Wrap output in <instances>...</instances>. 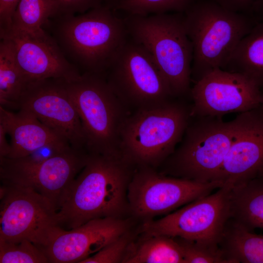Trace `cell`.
<instances>
[{"mask_svg":"<svg viewBox=\"0 0 263 263\" xmlns=\"http://www.w3.org/2000/svg\"><path fill=\"white\" fill-rule=\"evenodd\" d=\"M103 1L104 0H53L54 14L52 17L82 14L102 5Z\"/></svg>","mask_w":263,"mask_h":263,"instance_id":"obj_29","label":"cell"},{"mask_svg":"<svg viewBox=\"0 0 263 263\" xmlns=\"http://www.w3.org/2000/svg\"><path fill=\"white\" fill-rule=\"evenodd\" d=\"M223 186L219 181L202 183L166 175L149 167H137L128 187L130 212L150 220L208 195Z\"/></svg>","mask_w":263,"mask_h":263,"instance_id":"obj_9","label":"cell"},{"mask_svg":"<svg viewBox=\"0 0 263 263\" xmlns=\"http://www.w3.org/2000/svg\"><path fill=\"white\" fill-rule=\"evenodd\" d=\"M261 105L263 108V90L262 91V103Z\"/></svg>","mask_w":263,"mask_h":263,"instance_id":"obj_36","label":"cell"},{"mask_svg":"<svg viewBox=\"0 0 263 263\" xmlns=\"http://www.w3.org/2000/svg\"><path fill=\"white\" fill-rule=\"evenodd\" d=\"M79 114L89 153L121 155V127L131 113L108 84L104 74L85 73L66 81Z\"/></svg>","mask_w":263,"mask_h":263,"instance_id":"obj_6","label":"cell"},{"mask_svg":"<svg viewBox=\"0 0 263 263\" xmlns=\"http://www.w3.org/2000/svg\"><path fill=\"white\" fill-rule=\"evenodd\" d=\"M18 110L29 113L65 138L75 149H86V140L66 80L48 78L29 82L18 102Z\"/></svg>","mask_w":263,"mask_h":263,"instance_id":"obj_13","label":"cell"},{"mask_svg":"<svg viewBox=\"0 0 263 263\" xmlns=\"http://www.w3.org/2000/svg\"><path fill=\"white\" fill-rule=\"evenodd\" d=\"M129 36L150 54L174 97L190 95L193 47L184 13L126 15Z\"/></svg>","mask_w":263,"mask_h":263,"instance_id":"obj_5","label":"cell"},{"mask_svg":"<svg viewBox=\"0 0 263 263\" xmlns=\"http://www.w3.org/2000/svg\"><path fill=\"white\" fill-rule=\"evenodd\" d=\"M136 245H130L122 263H184L179 245L166 235L145 236Z\"/></svg>","mask_w":263,"mask_h":263,"instance_id":"obj_22","label":"cell"},{"mask_svg":"<svg viewBox=\"0 0 263 263\" xmlns=\"http://www.w3.org/2000/svg\"><path fill=\"white\" fill-rule=\"evenodd\" d=\"M131 243L128 231L80 263H122Z\"/></svg>","mask_w":263,"mask_h":263,"instance_id":"obj_28","label":"cell"},{"mask_svg":"<svg viewBox=\"0 0 263 263\" xmlns=\"http://www.w3.org/2000/svg\"><path fill=\"white\" fill-rule=\"evenodd\" d=\"M26 81L6 39L0 41V106L18 109V102Z\"/></svg>","mask_w":263,"mask_h":263,"instance_id":"obj_23","label":"cell"},{"mask_svg":"<svg viewBox=\"0 0 263 263\" xmlns=\"http://www.w3.org/2000/svg\"><path fill=\"white\" fill-rule=\"evenodd\" d=\"M193 47L191 81L222 69L240 40L263 18V12L229 10L211 0H196L184 13Z\"/></svg>","mask_w":263,"mask_h":263,"instance_id":"obj_3","label":"cell"},{"mask_svg":"<svg viewBox=\"0 0 263 263\" xmlns=\"http://www.w3.org/2000/svg\"><path fill=\"white\" fill-rule=\"evenodd\" d=\"M173 238L180 246L184 263H230L218 243Z\"/></svg>","mask_w":263,"mask_h":263,"instance_id":"obj_26","label":"cell"},{"mask_svg":"<svg viewBox=\"0 0 263 263\" xmlns=\"http://www.w3.org/2000/svg\"><path fill=\"white\" fill-rule=\"evenodd\" d=\"M119 0H104L107 2L106 5L112 7L115 3H116Z\"/></svg>","mask_w":263,"mask_h":263,"instance_id":"obj_35","label":"cell"},{"mask_svg":"<svg viewBox=\"0 0 263 263\" xmlns=\"http://www.w3.org/2000/svg\"><path fill=\"white\" fill-rule=\"evenodd\" d=\"M7 133L0 125V158L7 157L11 150V145L6 139Z\"/></svg>","mask_w":263,"mask_h":263,"instance_id":"obj_33","label":"cell"},{"mask_svg":"<svg viewBox=\"0 0 263 263\" xmlns=\"http://www.w3.org/2000/svg\"><path fill=\"white\" fill-rule=\"evenodd\" d=\"M230 189L224 185L160 219L147 221L141 230L145 236L166 235L219 244L230 218Z\"/></svg>","mask_w":263,"mask_h":263,"instance_id":"obj_11","label":"cell"},{"mask_svg":"<svg viewBox=\"0 0 263 263\" xmlns=\"http://www.w3.org/2000/svg\"><path fill=\"white\" fill-rule=\"evenodd\" d=\"M19 0H0V35L11 30L12 18Z\"/></svg>","mask_w":263,"mask_h":263,"instance_id":"obj_31","label":"cell"},{"mask_svg":"<svg viewBox=\"0 0 263 263\" xmlns=\"http://www.w3.org/2000/svg\"><path fill=\"white\" fill-rule=\"evenodd\" d=\"M229 10L242 13H254L253 7L257 0H211Z\"/></svg>","mask_w":263,"mask_h":263,"instance_id":"obj_32","label":"cell"},{"mask_svg":"<svg viewBox=\"0 0 263 263\" xmlns=\"http://www.w3.org/2000/svg\"><path fill=\"white\" fill-rule=\"evenodd\" d=\"M253 11L255 12H260L263 11V0H257L255 2Z\"/></svg>","mask_w":263,"mask_h":263,"instance_id":"obj_34","label":"cell"},{"mask_svg":"<svg viewBox=\"0 0 263 263\" xmlns=\"http://www.w3.org/2000/svg\"><path fill=\"white\" fill-rule=\"evenodd\" d=\"M89 153L72 147L46 160L29 163L0 158L1 184L30 189L58 209L65 192L85 166Z\"/></svg>","mask_w":263,"mask_h":263,"instance_id":"obj_10","label":"cell"},{"mask_svg":"<svg viewBox=\"0 0 263 263\" xmlns=\"http://www.w3.org/2000/svg\"><path fill=\"white\" fill-rule=\"evenodd\" d=\"M130 226L127 219L106 217L69 230L56 226L41 248L49 263H80L128 232Z\"/></svg>","mask_w":263,"mask_h":263,"instance_id":"obj_15","label":"cell"},{"mask_svg":"<svg viewBox=\"0 0 263 263\" xmlns=\"http://www.w3.org/2000/svg\"><path fill=\"white\" fill-rule=\"evenodd\" d=\"M234 134L233 119L191 116L180 145L164 162L161 173L202 183L217 181Z\"/></svg>","mask_w":263,"mask_h":263,"instance_id":"obj_7","label":"cell"},{"mask_svg":"<svg viewBox=\"0 0 263 263\" xmlns=\"http://www.w3.org/2000/svg\"><path fill=\"white\" fill-rule=\"evenodd\" d=\"M262 176H263V175Z\"/></svg>","mask_w":263,"mask_h":263,"instance_id":"obj_37","label":"cell"},{"mask_svg":"<svg viewBox=\"0 0 263 263\" xmlns=\"http://www.w3.org/2000/svg\"><path fill=\"white\" fill-rule=\"evenodd\" d=\"M219 244L230 263H263V235L253 233L231 218Z\"/></svg>","mask_w":263,"mask_h":263,"instance_id":"obj_21","label":"cell"},{"mask_svg":"<svg viewBox=\"0 0 263 263\" xmlns=\"http://www.w3.org/2000/svg\"><path fill=\"white\" fill-rule=\"evenodd\" d=\"M191 108L173 98L132 112L121 128L120 154L136 168L155 169L162 165L181 141L191 118Z\"/></svg>","mask_w":263,"mask_h":263,"instance_id":"obj_4","label":"cell"},{"mask_svg":"<svg viewBox=\"0 0 263 263\" xmlns=\"http://www.w3.org/2000/svg\"><path fill=\"white\" fill-rule=\"evenodd\" d=\"M222 70L242 75L263 90V18L240 40Z\"/></svg>","mask_w":263,"mask_h":263,"instance_id":"obj_19","label":"cell"},{"mask_svg":"<svg viewBox=\"0 0 263 263\" xmlns=\"http://www.w3.org/2000/svg\"><path fill=\"white\" fill-rule=\"evenodd\" d=\"M49 263L43 250L27 239L0 240V263Z\"/></svg>","mask_w":263,"mask_h":263,"instance_id":"obj_27","label":"cell"},{"mask_svg":"<svg viewBox=\"0 0 263 263\" xmlns=\"http://www.w3.org/2000/svg\"><path fill=\"white\" fill-rule=\"evenodd\" d=\"M0 37L9 43L27 83L48 78L72 81L81 75L44 30L37 34L10 30Z\"/></svg>","mask_w":263,"mask_h":263,"instance_id":"obj_16","label":"cell"},{"mask_svg":"<svg viewBox=\"0 0 263 263\" xmlns=\"http://www.w3.org/2000/svg\"><path fill=\"white\" fill-rule=\"evenodd\" d=\"M104 75L131 113L175 98L150 54L129 36L113 56Z\"/></svg>","mask_w":263,"mask_h":263,"instance_id":"obj_8","label":"cell"},{"mask_svg":"<svg viewBox=\"0 0 263 263\" xmlns=\"http://www.w3.org/2000/svg\"><path fill=\"white\" fill-rule=\"evenodd\" d=\"M42 29L82 74H104L129 36L124 18L107 5L85 13L51 18Z\"/></svg>","mask_w":263,"mask_h":263,"instance_id":"obj_2","label":"cell"},{"mask_svg":"<svg viewBox=\"0 0 263 263\" xmlns=\"http://www.w3.org/2000/svg\"><path fill=\"white\" fill-rule=\"evenodd\" d=\"M0 240L27 239L42 248L57 226L56 211L51 202L27 188L1 184Z\"/></svg>","mask_w":263,"mask_h":263,"instance_id":"obj_12","label":"cell"},{"mask_svg":"<svg viewBox=\"0 0 263 263\" xmlns=\"http://www.w3.org/2000/svg\"><path fill=\"white\" fill-rule=\"evenodd\" d=\"M71 147V146L47 145L37 149L25 157L16 159L29 163H38L53 157Z\"/></svg>","mask_w":263,"mask_h":263,"instance_id":"obj_30","label":"cell"},{"mask_svg":"<svg viewBox=\"0 0 263 263\" xmlns=\"http://www.w3.org/2000/svg\"><path fill=\"white\" fill-rule=\"evenodd\" d=\"M54 14L53 0H19L11 30L31 34L42 33L43 25Z\"/></svg>","mask_w":263,"mask_h":263,"instance_id":"obj_24","label":"cell"},{"mask_svg":"<svg viewBox=\"0 0 263 263\" xmlns=\"http://www.w3.org/2000/svg\"><path fill=\"white\" fill-rule=\"evenodd\" d=\"M191 116L221 117L259 107L262 91L253 81L238 73L221 69L207 73L191 89Z\"/></svg>","mask_w":263,"mask_h":263,"instance_id":"obj_14","label":"cell"},{"mask_svg":"<svg viewBox=\"0 0 263 263\" xmlns=\"http://www.w3.org/2000/svg\"><path fill=\"white\" fill-rule=\"evenodd\" d=\"M233 120L234 137L217 178L231 187L263 175V108Z\"/></svg>","mask_w":263,"mask_h":263,"instance_id":"obj_17","label":"cell"},{"mask_svg":"<svg viewBox=\"0 0 263 263\" xmlns=\"http://www.w3.org/2000/svg\"><path fill=\"white\" fill-rule=\"evenodd\" d=\"M0 125L11 137L7 158H22L47 145L71 146L54 130L23 111L15 113L0 106Z\"/></svg>","mask_w":263,"mask_h":263,"instance_id":"obj_18","label":"cell"},{"mask_svg":"<svg viewBox=\"0 0 263 263\" xmlns=\"http://www.w3.org/2000/svg\"><path fill=\"white\" fill-rule=\"evenodd\" d=\"M196 0H119L112 8L126 15L184 13Z\"/></svg>","mask_w":263,"mask_h":263,"instance_id":"obj_25","label":"cell"},{"mask_svg":"<svg viewBox=\"0 0 263 263\" xmlns=\"http://www.w3.org/2000/svg\"><path fill=\"white\" fill-rule=\"evenodd\" d=\"M229 201L230 218L250 231L263 228V176L232 187Z\"/></svg>","mask_w":263,"mask_h":263,"instance_id":"obj_20","label":"cell"},{"mask_svg":"<svg viewBox=\"0 0 263 263\" xmlns=\"http://www.w3.org/2000/svg\"><path fill=\"white\" fill-rule=\"evenodd\" d=\"M136 167L121 155L89 153L56 210L58 227L69 230L97 218H124L130 212L128 189Z\"/></svg>","mask_w":263,"mask_h":263,"instance_id":"obj_1","label":"cell"}]
</instances>
